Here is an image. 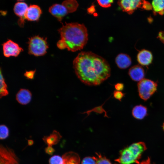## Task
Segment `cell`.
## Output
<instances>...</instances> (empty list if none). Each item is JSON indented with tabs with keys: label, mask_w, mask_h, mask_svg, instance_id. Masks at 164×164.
I'll use <instances>...</instances> for the list:
<instances>
[{
	"label": "cell",
	"mask_w": 164,
	"mask_h": 164,
	"mask_svg": "<svg viewBox=\"0 0 164 164\" xmlns=\"http://www.w3.org/2000/svg\"><path fill=\"white\" fill-rule=\"evenodd\" d=\"M137 86L140 97L146 101L156 91L157 84L151 80L144 78L138 83Z\"/></svg>",
	"instance_id": "5"
},
{
	"label": "cell",
	"mask_w": 164,
	"mask_h": 164,
	"mask_svg": "<svg viewBox=\"0 0 164 164\" xmlns=\"http://www.w3.org/2000/svg\"><path fill=\"white\" fill-rule=\"evenodd\" d=\"M0 98H1L2 97L8 95L9 94V92L7 90V86L2 74L1 69H0Z\"/></svg>",
	"instance_id": "21"
},
{
	"label": "cell",
	"mask_w": 164,
	"mask_h": 164,
	"mask_svg": "<svg viewBox=\"0 0 164 164\" xmlns=\"http://www.w3.org/2000/svg\"><path fill=\"white\" fill-rule=\"evenodd\" d=\"M99 5L103 8H107L110 7L111 4L113 2L112 0H100L97 1Z\"/></svg>",
	"instance_id": "26"
},
{
	"label": "cell",
	"mask_w": 164,
	"mask_h": 164,
	"mask_svg": "<svg viewBox=\"0 0 164 164\" xmlns=\"http://www.w3.org/2000/svg\"><path fill=\"white\" fill-rule=\"evenodd\" d=\"M115 164H117L115 163Z\"/></svg>",
	"instance_id": "36"
},
{
	"label": "cell",
	"mask_w": 164,
	"mask_h": 164,
	"mask_svg": "<svg viewBox=\"0 0 164 164\" xmlns=\"http://www.w3.org/2000/svg\"><path fill=\"white\" fill-rule=\"evenodd\" d=\"M4 56L7 57L13 56H17L23 51L18 44L10 39H8L2 44Z\"/></svg>",
	"instance_id": "8"
},
{
	"label": "cell",
	"mask_w": 164,
	"mask_h": 164,
	"mask_svg": "<svg viewBox=\"0 0 164 164\" xmlns=\"http://www.w3.org/2000/svg\"><path fill=\"white\" fill-rule=\"evenodd\" d=\"M137 58L139 64L144 66H149L152 63L153 60V56L151 52L145 49H143L139 51Z\"/></svg>",
	"instance_id": "13"
},
{
	"label": "cell",
	"mask_w": 164,
	"mask_h": 164,
	"mask_svg": "<svg viewBox=\"0 0 164 164\" xmlns=\"http://www.w3.org/2000/svg\"><path fill=\"white\" fill-rule=\"evenodd\" d=\"M61 39L57 43L61 50L76 52L82 49L87 43V29L84 24L77 22L66 23L58 29Z\"/></svg>",
	"instance_id": "2"
},
{
	"label": "cell",
	"mask_w": 164,
	"mask_h": 164,
	"mask_svg": "<svg viewBox=\"0 0 164 164\" xmlns=\"http://www.w3.org/2000/svg\"><path fill=\"white\" fill-rule=\"evenodd\" d=\"M61 138L62 136L58 132L54 130L49 136H44L43 139L48 146H52L57 144Z\"/></svg>",
	"instance_id": "18"
},
{
	"label": "cell",
	"mask_w": 164,
	"mask_h": 164,
	"mask_svg": "<svg viewBox=\"0 0 164 164\" xmlns=\"http://www.w3.org/2000/svg\"><path fill=\"white\" fill-rule=\"evenodd\" d=\"M114 87L116 90L121 91L124 88V85L122 83H118L114 85Z\"/></svg>",
	"instance_id": "30"
},
{
	"label": "cell",
	"mask_w": 164,
	"mask_h": 164,
	"mask_svg": "<svg viewBox=\"0 0 164 164\" xmlns=\"http://www.w3.org/2000/svg\"><path fill=\"white\" fill-rule=\"evenodd\" d=\"M157 37L162 42L164 43V31L160 32Z\"/></svg>",
	"instance_id": "31"
},
{
	"label": "cell",
	"mask_w": 164,
	"mask_h": 164,
	"mask_svg": "<svg viewBox=\"0 0 164 164\" xmlns=\"http://www.w3.org/2000/svg\"><path fill=\"white\" fill-rule=\"evenodd\" d=\"M115 161L121 164H131L134 163L139 164L132 152L126 147L120 152V156Z\"/></svg>",
	"instance_id": "9"
},
{
	"label": "cell",
	"mask_w": 164,
	"mask_h": 164,
	"mask_svg": "<svg viewBox=\"0 0 164 164\" xmlns=\"http://www.w3.org/2000/svg\"><path fill=\"white\" fill-rule=\"evenodd\" d=\"M28 7L27 4L26 2L22 1L17 2L14 5V12L19 18L18 23L20 27L24 26L26 19L25 15Z\"/></svg>",
	"instance_id": "10"
},
{
	"label": "cell",
	"mask_w": 164,
	"mask_h": 164,
	"mask_svg": "<svg viewBox=\"0 0 164 164\" xmlns=\"http://www.w3.org/2000/svg\"><path fill=\"white\" fill-rule=\"evenodd\" d=\"M152 5L154 14L158 13L162 15L164 14V0H153L152 2Z\"/></svg>",
	"instance_id": "20"
},
{
	"label": "cell",
	"mask_w": 164,
	"mask_h": 164,
	"mask_svg": "<svg viewBox=\"0 0 164 164\" xmlns=\"http://www.w3.org/2000/svg\"><path fill=\"white\" fill-rule=\"evenodd\" d=\"M139 164H152L151 162L150 158L148 157L147 159L145 160L142 161Z\"/></svg>",
	"instance_id": "32"
},
{
	"label": "cell",
	"mask_w": 164,
	"mask_h": 164,
	"mask_svg": "<svg viewBox=\"0 0 164 164\" xmlns=\"http://www.w3.org/2000/svg\"><path fill=\"white\" fill-rule=\"evenodd\" d=\"M147 108L142 105H139L135 106L132 109V114L135 118L141 120L147 115Z\"/></svg>",
	"instance_id": "19"
},
{
	"label": "cell",
	"mask_w": 164,
	"mask_h": 164,
	"mask_svg": "<svg viewBox=\"0 0 164 164\" xmlns=\"http://www.w3.org/2000/svg\"><path fill=\"white\" fill-rule=\"evenodd\" d=\"M97 156L95 157L96 164H112L110 161L105 156H103L100 153H96Z\"/></svg>",
	"instance_id": "23"
},
{
	"label": "cell",
	"mask_w": 164,
	"mask_h": 164,
	"mask_svg": "<svg viewBox=\"0 0 164 164\" xmlns=\"http://www.w3.org/2000/svg\"><path fill=\"white\" fill-rule=\"evenodd\" d=\"M94 7L92 6L88 9V11L90 13H92L94 11Z\"/></svg>",
	"instance_id": "33"
},
{
	"label": "cell",
	"mask_w": 164,
	"mask_h": 164,
	"mask_svg": "<svg viewBox=\"0 0 164 164\" xmlns=\"http://www.w3.org/2000/svg\"><path fill=\"white\" fill-rule=\"evenodd\" d=\"M32 96L31 92L28 90L21 89L16 94V99L19 104L26 105L30 101Z\"/></svg>",
	"instance_id": "15"
},
{
	"label": "cell",
	"mask_w": 164,
	"mask_h": 164,
	"mask_svg": "<svg viewBox=\"0 0 164 164\" xmlns=\"http://www.w3.org/2000/svg\"><path fill=\"white\" fill-rule=\"evenodd\" d=\"M73 67L78 78L88 86L99 85L111 76L108 62L91 52L80 53L73 61Z\"/></svg>",
	"instance_id": "1"
},
{
	"label": "cell",
	"mask_w": 164,
	"mask_h": 164,
	"mask_svg": "<svg viewBox=\"0 0 164 164\" xmlns=\"http://www.w3.org/2000/svg\"><path fill=\"white\" fill-rule=\"evenodd\" d=\"M128 74L132 80L139 82L144 79L145 72L141 66L136 65L129 69Z\"/></svg>",
	"instance_id": "12"
},
{
	"label": "cell",
	"mask_w": 164,
	"mask_h": 164,
	"mask_svg": "<svg viewBox=\"0 0 164 164\" xmlns=\"http://www.w3.org/2000/svg\"><path fill=\"white\" fill-rule=\"evenodd\" d=\"M0 164H19V160L14 151L7 147L1 145Z\"/></svg>",
	"instance_id": "6"
},
{
	"label": "cell",
	"mask_w": 164,
	"mask_h": 164,
	"mask_svg": "<svg viewBox=\"0 0 164 164\" xmlns=\"http://www.w3.org/2000/svg\"><path fill=\"white\" fill-rule=\"evenodd\" d=\"M128 147L138 161L141 158L142 154L147 149L145 143L142 142L132 143Z\"/></svg>",
	"instance_id": "14"
},
{
	"label": "cell",
	"mask_w": 164,
	"mask_h": 164,
	"mask_svg": "<svg viewBox=\"0 0 164 164\" xmlns=\"http://www.w3.org/2000/svg\"><path fill=\"white\" fill-rule=\"evenodd\" d=\"M46 40V38H44L39 36L29 38L28 42V53L36 56L45 55L48 48Z\"/></svg>",
	"instance_id": "4"
},
{
	"label": "cell",
	"mask_w": 164,
	"mask_h": 164,
	"mask_svg": "<svg viewBox=\"0 0 164 164\" xmlns=\"http://www.w3.org/2000/svg\"><path fill=\"white\" fill-rule=\"evenodd\" d=\"M49 164H64V160L62 157L59 155L52 156L49 160Z\"/></svg>",
	"instance_id": "24"
},
{
	"label": "cell",
	"mask_w": 164,
	"mask_h": 164,
	"mask_svg": "<svg viewBox=\"0 0 164 164\" xmlns=\"http://www.w3.org/2000/svg\"><path fill=\"white\" fill-rule=\"evenodd\" d=\"M144 0H121L118 2V4L123 11L131 14L138 8L143 9Z\"/></svg>",
	"instance_id": "7"
},
{
	"label": "cell",
	"mask_w": 164,
	"mask_h": 164,
	"mask_svg": "<svg viewBox=\"0 0 164 164\" xmlns=\"http://www.w3.org/2000/svg\"><path fill=\"white\" fill-rule=\"evenodd\" d=\"M42 13L39 6L31 5L28 7L26 13V19L30 21H36L39 20Z\"/></svg>",
	"instance_id": "11"
},
{
	"label": "cell",
	"mask_w": 164,
	"mask_h": 164,
	"mask_svg": "<svg viewBox=\"0 0 164 164\" xmlns=\"http://www.w3.org/2000/svg\"><path fill=\"white\" fill-rule=\"evenodd\" d=\"M115 62L118 67L121 69L127 68L132 63V60L130 56L123 53L119 54L117 56Z\"/></svg>",
	"instance_id": "16"
},
{
	"label": "cell",
	"mask_w": 164,
	"mask_h": 164,
	"mask_svg": "<svg viewBox=\"0 0 164 164\" xmlns=\"http://www.w3.org/2000/svg\"><path fill=\"white\" fill-rule=\"evenodd\" d=\"M64 164H79L80 158L79 155L73 152H69L64 154L62 156Z\"/></svg>",
	"instance_id": "17"
},
{
	"label": "cell",
	"mask_w": 164,
	"mask_h": 164,
	"mask_svg": "<svg viewBox=\"0 0 164 164\" xmlns=\"http://www.w3.org/2000/svg\"><path fill=\"white\" fill-rule=\"evenodd\" d=\"M162 127L163 129V131H164V122L163 123Z\"/></svg>",
	"instance_id": "35"
},
{
	"label": "cell",
	"mask_w": 164,
	"mask_h": 164,
	"mask_svg": "<svg viewBox=\"0 0 164 164\" xmlns=\"http://www.w3.org/2000/svg\"><path fill=\"white\" fill-rule=\"evenodd\" d=\"M45 151L47 154L52 155L55 151V150L52 146H48L45 148Z\"/></svg>",
	"instance_id": "29"
},
{
	"label": "cell",
	"mask_w": 164,
	"mask_h": 164,
	"mask_svg": "<svg viewBox=\"0 0 164 164\" xmlns=\"http://www.w3.org/2000/svg\"><path fill=\"white\" fill-rule=\"evenodd\" d=\"M9 130L6 126L1 125L0 126V138L3 140L9 136Z\"/></svg>",
	"instance_id": "22"
},
{
	"label": "cell",
	"mask_w": 164,
	"mask_h": 164,
	"mask_svg": "<svg viewBox=\"0 0 164 164\" xmlns=\"http://www.w3.org/2000/svg\"><path fill=\"white\" fill-rule=\"evenodd\" d=\"M78 6V2L76 0H65L61 4L53 5L49 7V11L59 21L61 22L63 18L67 14L75 12Z\"/></svg>",
	"instance_id": "3"
},
{
	"label": "cell",
	"mask_w": 164,
	"mask_h": 164,
	"mask_svg": "<svg viewBox=\"0 0 164 164\" xmlns=\"http://www.w3.org/2000/svg\"><path fill=\"white\" fill-rule=\"evenodd\" d=\"M125 94L121 91L115 90L113 93V97L115 99L121 101V99L125 96Z\"/></svg>",
	"instance_id": "27"
},
{
	"label": "cell",
	"mask_w": 164,
	"mask_h": 164,
	"mask_svg": "<svg viewBox=\"0 0 164 164\" xmlns=\"http://www.w3.org/2000/svg\"><path fill=\"white\" fill-rule=\"evenodd\" d=\"M34 142L33 140L29 139L28 140V143L29 145L31 146L33 144Z\"/></svg>",
	"instance_id": "34"
},
{
	"label": "cell",
	"mask_w": 164,
	"mask_h": 164,
	"mask_svg": "<svg viewBox=\"0 0 164 164\" xmlns=\"http://www.w3.org/2000/svg\"><path fill=\"white\" fill-rule=\"evenodd\" d=\"M81 164H96L95 157L87 156L82 160Z\"/></svg>",
	"instance_id": "25"
},
{
	"label": "cell",
	"mask_w": 164,
	"mask_h": 164,
	"mask_svg": "<svg viewBox=\"0 0 164 164\" xmlns=\"http://www.w3.org/2000/svg\"><path fill=\"white\" fill-rule=\"evenodd\" d=\"M36 70L26 71L24 73V76L28 79L32 80L34 79Z\"/></svg>",
	"instance_id": "28"
}]
</instances>
